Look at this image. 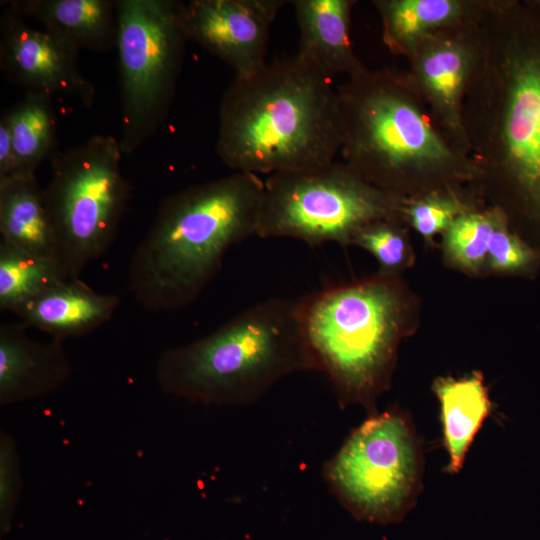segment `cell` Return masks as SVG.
<instances>
[{
  "instance_id": "52a82bcc",
  "label": "cell",
  "mask_w": 540,
  "mask_h": 540,
  "mask_svg": "<svg viewBox=\"0 0 540 540\" xmlns=\"http://www.w3.org/2000/svg\"><path fill=\"white\" fill-rule=\"evenodd\" d=\"M119 139L96 135L50 158L43 196L57 241V260L69 279L113 244L130 197L121 172Z\"/></svg>"
},
{
  "instance_id": "9a60e30c",
  "label": "cell",
  "mask_w": 540,
  "mask_h": 540,
  "mask_svg": "<svg viewBox=\"0 0 540 540\" xmlns=\"http://www.w3.org/2000/svg\"><path fill=\"white\" fill-rule=\"evenodd\" d=\"M300 31L297 56L326 77H356L366 70L355 57L350 42L348 0H295L292 2Z\"/></svg>"
},
{
  "instance_id": "44dd1931",
  "label": "cell",
  "mask_w": 540,
  "mask_h": 540,
  "mask_svg": "<svg viewBox=\"0 0 540 540\" xmlns=\"http://www.w3.org/2000/svg\"><path fill=\"white\" fill-rule=\"evenodd\" d=\"M384 22V39L394 49L407 48L427 29L453 19L458 3L450 0L376 2Z\"/></svg>"
},
{
  "instance_id": "cb8c5ba5",
  "label": "cell",
  "mask_w": 540,
  "mask_h": 540,
  "mask_svg": "<svg viewBox=\"0 0 540 540\" xmlns=\"http://www.w3.org/2000/svg\"><path fill=\"white\" fill-rule=\"evenodd\" d=\"M350 245L371 253L379 263V273L395 275L413 263V251L406 233L393 219H379L360 228Z\"/></svg>"
},
{
  "instance_id": "9c48e42d",
  "label": "cell",
  "mask_w": 540,
  "mask_h": 540,
  "mask_svg": "<svg viewBox=\"0 0 540 540\" xmlns=\"http://www.w3.org/2000/svg\"><path fill=\"white\" fill-rule=\"evenodd\" d=\"M121 151L140 148L162 125L172 102L188 37L183 2L117 0Z\"/></svg>"
},
{
  "instance_id": "d4e9b609",
  "label": "cell",
  "mask_w": 540,
  "mask_h": 540,
  "mask_svg": "<svg viewBox=\"0 0 540 540\" xmlns=\"http://www.w3.org/2000/svg\"><path fill=\"white\" fill-rule=\"evenodd\" d=\"M535 261L534 251L510 231L502 215L491 237L486 268L498 273H521Z\"/></svg>"
},
{
  "instance_id": "2e32d148",
  "label": "cell",
  "mask_w": 540,
  "mask_h": 540,
  "mask_svg": "<svg viewBox=\"0 0 540 540\" xmlns=\"http://www.w3.org/2000/svg\"><path fill=\"white\" fill-rule=\"evenodd\" d=\"M9 9L30 17L77 50L107 52L117 44V1L14 0Z\"/></svg>"
},
{
  "instance_id": "3957f363",
  "label": "cell",
  "mask_w": 540,
  "mask_h": 540,
  "mask_svg": "<svg viewBox=\"0 0 540 540\" xmlns=\"http://www.w3.org/2000/svg\"><path fill=\"white\" fill-rule=\"evenodd\" d=\"M318 371L308 345L301 298H269L213 332L164 351L156 364L160 388L193 402L248 405L283 378Z\"/></svg>"
},
{
  "instance_id": "ffe728a7",
  "label": "cell",
  "mask_w": 540,
  "mask_h": 540,
  "mask_svg": "<svg viewBox=\"0 0 540 540\" xmlns=\"http://www.w3.org/2000/svg\"><path fill=\"white\" fill-rule=\"evenodd\" d=\"M68 276L56 259L27 253L0 242V309L17 307Z\"/></svg>"
},
{
  "instance_id": "4fadbf2b",
  "label": "cell",
  "mask_w": 540,
  "mask_h": 540,
  "mask_svg": "<svg viewBox=\"0 0 540 540\" xmlns=\"http://www.w3.org/2000/svg\"><path fill=\"white\" fill-rule=\"evenodd\" d=\"M27 328L23 322L0 326L1 405L46 396L71 374L62 340H34L26 333Z\"/></svg>"
},
{
  "instance_id": "7a4b0ae2",
  "label": "cell",
  "mask_w": 540,
  "mask_h": 540,
  "mask_svg": "<svg viewBox=\"0 0 540 540\" xmlns=\"http://www.w3.org/2000/svg\"><path fill=\"white\" fill-rule=\"evenodd\" d=\"M265 182L232 175L165 198L128 267V286L146 310L167 312L194 302L222 268L227 250L257 235Z\"/></svg>"
},
{
  "instance_id": "277c9868",
  "label": "cell",
  "mask_w": 540,
  "mask_h": 540,
  "mask_svg": "<svg viewBox=\"0 0 540 540\" xmlns=\"http://www.w3.org/2000/svg\"><path fill=\"white\" fill-rule=\"evenodd\" d=\"M301 300L308 345L340 406L378 411L399 344L413 329V300L405 285L398 276L378 273Z\"/></svg>"
},
{
  "instance_id": "5b68a950",
  "label": "cell",
  "mask_w": 540,
  "mask_h": 540,
  "mask_svg": "<svg viewBox=\"0 0 540 540\" xmlns=\"http://www.w3.org/2000/svg\"><path fill=\"white\" fill-rule=\"evenodd\" d=\"M337 93L340 150L345 164L368 183L399 197L413 171L437 169L450 161L449 149L396 76L365 71Z\"/></svg>"
},
{
  "instance_id": "7c38bea8",
  "label": "cell",
  "mask_w": 540,
  "mask_h": 540,
  "mask_svg": "<svg viewBox=\"0 0 540 540\" xmlns=\"http://www.w3.org/2000/svg\"><path fill=\"white\" fill-rule=\"evenodd\" d=\"M78 52L45 29L32 27L10 9L1 16V70L26 93L72 95L90 107L96 91L79 70Z\"/></svg>"
},
{
  "instance_id": "4316f807",
  "label": "cell",
  "mask_w": 540,
  "mask_h": 540,
  "mask_svg": "<svg viewBox=\"0 0 540 540\" xmlns=\"http://www.w3.org/2000/svg\"><path fill=\"white\" fill-rule=\"evenodd\" d=\"M22 489L20 461L14 439L0 434V518L1 528L10 526Z\"/></svg>"
},
{
  "instance_id": "603a6c76",
  "label": "cell",
  "mask_w": 540,
  "mask_h": 540,
  "mask_svg": "<svg viewBox=\"0 0 540 540\" xmlns=\"http://www.w3.org/2000/svg\"><path fill=\"white\" fill-rule=\"evenodd\" d=\"M501 216L498 212H464L459 215L445 232L447 258L457 267L472 273L486 267L491 237Z\"/></svg>"
},
{
  "instance_id": "d6986e66",
  "label": "cell",
  "mask_w": 540,
  "mask_h": 540,
  "mask_svg": "<svg viewBox=\"0 0 540 540\" xmlns=\"http://www.w3.org/2000/svg\"><path fill=\"white\" fill-rule=\"evenodd\" d=\"M4 114L15 155V177H34L40 164L58 150L57 115L52 97L25 93L24 98Z\"/></svg>"
},
{
  "instance_id": "8fae6325",
  "label": "cell",
  "mask_w": 540,
  "mask_h": 540,
  "mask_svg": "<svg viewBox=\"0 0 540 540\" xmlns=\"http://www.w3.org/2000/svg\"><path fill=\"white\" fill-rule=\"evenodd\" d=\"M284 0H191L183 3L188 40L197 42L236 73L249 76L266 65L269 31Z\"/></svg>"
},
{
  "instance_id": "8992f818",
  "label": "cell",
  "mask_w": 540,
  "mask_h": 540,
  "mask_svg": "<svg viewBox=\"0 0 540 540\" xmlns=\"http://www.w3.org/2000/svg\"><path fill=\"white\" fill-rule=\"evenodd\" d=\"M423 451L411 417L399 407L374 412L323 466L328 489L357 520L401 521L422 489Z\"/></svg>"
},
{
  "instance_id": "ba28073f",
  "label": "cell",
  "mask_w": 540,
  "mask_h": 540,
  "mask_svg": "<svg viewBox=\"0 0 540 540\" xmlns=\"http://www.w3.org/2000/svg\"><path fill=\"white\" fill-rule=\"evenodd\" d=\"M399 201L345 163L274 173L265 181L257 236L350 245L366 224L397 220Z\"/></svg>"
},
{
  "instance_id": "6da1fadb",
  "label": "cell",
  "mask_w": 540,
  "mask_h": 540,
  "mask_svg": "<svg viewBox=\"0 0 540 540\" xmlns=\"http://www.w3.org/2000/svg\"><path fill=\"white\" fill-rule=\"evenodd\" d=\"M342 145L331 79L297 55L235 77L219 110L217 153L236 172L279 173L327 165Z\"/></svg>"
},
{
  "instance_id": "484cf974",
  "label": "cell",
  "mask_w": 540,
  "mask_h": 540,
  "mask_svg": "<svg viewBox=\"0 0 540 540\" xmlns=\"http://www.w3.org/2000/svg\"><path fill=\"white\" fill-rule=\"evenodd\" d=\"M401 213H405L410 224L422 237L430 240L438 233L446 232L464 212L451 198L429 196L405 207L400 201L398 216Z\"/></svg>"
},
{
  "instance_id": "30bf717a",
  "label": "cell",
  "mask_w": 540,
  "mask_h": 540,
  "mask_svg": "<svg viewBox=\"0 0 540 540\" xmlns=\"http://www.w3.org/2000/svg\"><path fill=\"white\" fill-rule=\"evenodd\" d=\"M500 63L497 147L517 215L540 229V4L514 8Z\"/></svg>"
},
{
  "instance_id": "e0dca14e",
  "label": "cell",
  "mask_w": 540,
  "mask_h": 540,
  "mask_svg": "<svg viewBox=\"0 0 540 540\" xmlns=\"http://www.w3.org/2000/svg\"><path fill=\"white\" fill-rule=\"evenodd\" d=\"M432 388L440 403L443 442L449 456L446 471L456 474L491 411L488 389L478 371L459 379L439 377Z\"/></svg>"
},
{
  "instance_id": "83f0119b",
  "label": "cell",
  "mask_w": 540,
  "mask_h": 540,
  "mask_svg": "<svg viewBox=\"0 0 540 540\" xmlns=\"http://www.w3.org/2000/svg\"><path fill=\"white\" fill-rule=\"evenodd\" d=\"M16 176V161L5 114L0 120V180Z\"/></svg>"
},
{
  "instance_id": "7402d4cb",
  "label": "cell",
  "mask_w": 540,
  "mask_h": 540,
  "mask_svg": "<svg viewBox=\"0 0 540 540\" xmlns=\"http://www.w3.org/2000/svg\"><path fill=\"white\" fill-rule=\"evenodd\" d=\"M467 68L465 53L451 43L434 46L420 62L419 71L425 89L449 117L456 115Z\"/></svg>"
},
{
  "instance_id": "5bb4252c",
  "label": "cell",
  "mask_w": 540,
  "mask_h": 540,
  "mask_svg": "<svg viewBox=\"0 0 540 540\" xmlns=\"http://www.w3.org/2000/svg\"><path fill=\"white\" fill-rule=\"evenodd\" d=\"M119 304L118 296L98 293L76 278L51 286L12 313L27 327L63 340L84 336L102 326L112 318Z\"/></svg>"
},
{
  "instance_id": "ac0fdd59",
  "label": "cell",
  "mask_w": 540,
  "mask_h": 540,
  "mask_svg": "<svg viewBox=\"0 0 540 540\" xmlns=\"http://www.w3.org/2000/svg\"><path fill=\"white\" fill-rule=\"evenodd\" d=\"M0 242L57 260V241L36 176L0 180Z\"/></svg>"
}]
</instances>
